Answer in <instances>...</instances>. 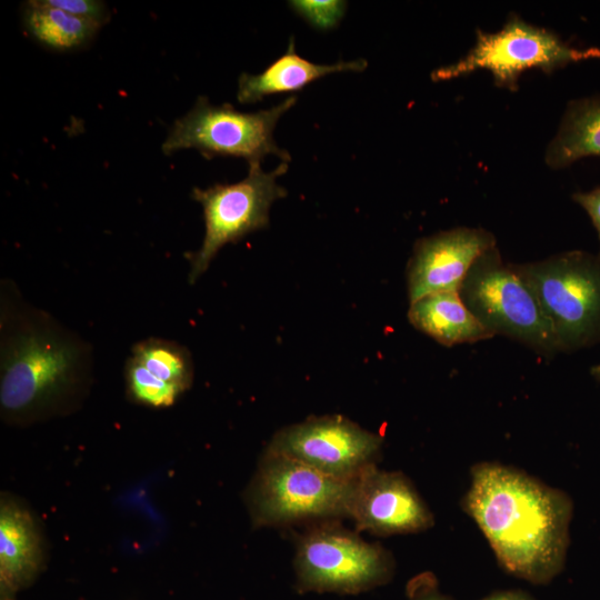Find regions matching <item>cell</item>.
Returning <instances> with one entry per match:
<instances>
[{"instance_id":"1","label":"cell","mask_w":600,"mask_h":600,"mask_svg":"<svg viewBox=\"0 0 600 600\" xmlns=\"http://www.w3.org/2000/svg\"><path fill=\"white\" fill-rule=\"evenodd\" d=\"M461 506L511 574L547 583L562 570L573 510L566 492L517 468L480 462Z\"/></svg>"},{"instance_id":"2","label":"cell","mask_w":600,"mask_h":600,"mask_svg":"<svg viewBox=\"0 0 600 600\" xmlns=\"http://www.w3.org/2000/svg\"><path fill=\"white\" fill-rule=\"evenodd\" d=\"M0 406L12 420L59 409L90 379L92 348L47 311L28 303L11 281L0 291Z\"/></svg>"},{"instance_id":"3","label":"cell","mask_w":600,"mask_h":600,"mask_svg":"<svg viewBox=\"0 0 600 600\" xmlns=\"http://www.w3.org/2000/svg\"><path fill=\"white\" fill-rule=\"evenodd\" d=\"M459 294L493 336L519 341L548 359L560 352L531 282L520 264L503 261L497 246L473 262Z\"/></svg>"},{"instance_id":"4","label":"cell","mask_w":600,"mask_h":600,"mask_svg":"<svg viewBox=\"0 0 600 600\" xmlns=\"http://www.w3.org/2000/svg\"><path fill=\"white\" fill-rule=\"evenodd\" d=\"M552 326L560 352L600 342V254L572 250L520 263Z\"/></svg>"},{"instance_id":"5","label":"cell","mask_w":600,"mask_h":600,"mask_svg":"<svg viewBox=\"0 0 600 600\" xmlns=\"http://www.w3.org/2000/svg\"><path fill=\"white\" fill-rule=\"evenodd\" d=\"M476 36L474 46L462 58L438 68L431 78L449 80L486 69L492 74L496 86L516 91L518 79L526 70L552 73L572 62L600 60V48L572 47L553 31L528 23L516 13L508 17L499 31L477 29Z\"/></svg>"},{"instance_id":"6","label":"cell","mask_w":600,"mask_h":600,"mask_svg":"<svg viewBox=\"0 0 600 600\" xmlns=\"http://www.w3.org/2000/svg\"><path fill=\"white\" fill-rule=\"evenodd\" d=\"M357 480L337 479L267 451L249 493L254 522L274 526L350 517Z\"/></svg>"},{"instance_id":"7","label":"cell","mask_w":600,"mask_h":600,"mask_svg":"<svg viewBox=\"0 0 600 600\" xmlns=\"http://www.w3.org/2000/svg\"><path fill=\"white\" fill-rule=\"evenodd\" d=\"M296 101L297 97L291 96L270 109L246 113L228 103L212 106L207 98L199 97L194 107L176 120L162 151L170 156L178 150L193 148L207 158H243L249 166L260 164L268 154L289 162L291 157L278 147L273 131L281 116Z\"/></svg>"},{"instance_id":"8","label":"cell","mask_w":600,"mask_h":600,"mask_svg":"<svg viewBox=\"0 0 600 600\" xmlns=\"http://www.w3.org/2000/svg\"><path fill=\"white\" fill-rule=\"evenodd\" d=\"M287 170L288 162L280 163L270 172L254 164L249 166L248 176L239 182L193 188L191 197L202 206L206 230L199 250L187 254L190 284L207 271L224 244L238 242L269 226L270 207L287 196V190L277 183V178Z\"/></svg>"},{"instance_id":"9","label":"cell","mask_w":600,"mask_h":600,"mask_svg":"<svg viewBox=\"0 0 600 600\" xmlns=\"http://www.w3.org/2000/svg\"><path fill=\"white\" fill-rule=\"evenodd\" d=\"M382 439L340 416L310 418L274 434L267 451L330 477L356 480L374 466Z\"/></svg>"},{"instance_id":"10","label":"cell","mask_w":600,"mask_h":600,"mask_svg":"<svg viewBox=\"0 0 600 600\" xmlns=\"http://www.w3.org/2000/svg\"><path fill=\"white\" fill-rule=\"evenodd\" d=\"M296 566L308 588L353 592L387 578L390 558L348 530L321 526L300 539Z\"/></svg>"},{"instance_id":"11","label":"cell","mask_w":600,"mask_h":600,"mask_svg":"<svg viewBox=\"0 0 600 600\" xmlns=\"http://www.w3.org/2000/svg\"><path fill=\"white\" fill-rule=\"evenodd\" d=\"M497 246L482 228L459 227L419 239L407 268L410 303L434 292L459 290L473 262Z\"/></svg>"},{"instance_id":"12","label":"cell","mask_w":600,"mask_h":600,"mask_svg":"<svg viewBox=\"0 0 600 600\" xmlns=\"http://www.w3.org/2000/svg\"><path fill=\"white\" fill-rule=\"evenodd\" d=\"M350 517L359 529L389 536L429 529L433 516L411 481L401 472L372 466L357 480Z\"/></svg>"},{"instance_id":"13","label":"cell","mask_w":600,"mask_h":600,"mask_svg":"<svg viewBox=\"0 0 600 600\" xmlns=\"http://www.w3.org/2000/svg\"><path fill=\"white\" fill-rule=\"evenodd\" d=\"M364 59L338 61L332 64L313 63L296 53L290 40L287 51L259 74L242 73L238 79L237 99L240 103H256L267 96L296 92L309 83L336 72H360L367 68Z\"/></svg>"},{"instance_id":"14","label":"cell","mask_w":600,"mask_h":600,"mask_svg":"<svg viewBox=\"0 0 600 600\" xmlns=\"http://www.w3.org/2000/svg\"><path fill=\"white\" fill-rule=\"evenodd\" d=\"M408 319L416 329L446 347L494 337L467 308L459 290L430 293L411 302Z\"/></svg>"},{"instance_id":"15","label":"cell","mask_w":600,"mask_h":600,"mask_svg":"<svg viewBox=\"0 0 600 600\" xmlns=\"http://www.w3.org/2000/svg\"><path fill=\"white\" fill-rule=\"evenodd\" d=\"M41 541L31 514L14 502L0 507V579L17 589L36 574L41 562Z\"/></svg>"},{"instance_id":"16","label":"cell","mask_w":600,"mask_h":600,"mask_svg":"<svg viewBox=\"0 0 600 600\" xmlns=\"http://www.w3.org/2000/svg\"><path fill=\"white\" fill-rule=\"evenodd\" d=\"M589 156L600 157V94L568 103L558 133L548 146L546 162L561 169Z\"/></svg>"},{"instance_id":"17","label":"cell","mask_w":600,"mask_h":600,"mask_svg":"<svg viewBox=\"0 0 600 600\" xmlns=\"http://www.w3.org/2000/svg\"><path fill=\"white\" fill-rule=\"evenodd\" d=\"M23 24L30 37L59 51L83 47L101 27L54 8L46 0H32L24 4Z\"/></svg>"},{"instance_id":"18","label":"cell","mask_w":600,"mask_h":600,"mask_svg":"<svg viewBox=\"0 0 600 600\" xmlns=\"http://www.w3.org/2000/svg\"><path fill=\"white\" fill-rule=\"evenodd\" d=\"M130 358L140 363L153 378L186 391L193 379L189 350L174 341L148 338L131 348Z\"/></svg>"},{"instance_id":"19","label":"cell","mask_w":600,"mask_h":600,"mask_svg":"<svg viewBox=\"0 0 600 600\" xmlns=\"http://www.w3.org/2000/svg\"><path fill=\"white\" fill-rule=\"evenodd\" d=\"M124 378L130 399L147 407H171L183 393L179 388L153 378L130 357L126 362Z\"/></svg>"},{"instance_id":"20","label":"cell","mask_w":600,"mask_h":600,"mask_svg":"<svg viewBox=\"0 0 600 600\" xmlns=\"http://www.w3.org/2000/svg\"><path fill=\"white\" fill-rule=\"evenodd\" d=\"M296 13L320 30L333 29L344 16L347 2L338 0L290 1Z\"/></svg>"},{"instance_id":"21","label":"cell","mask_w":600,"mask_h":600,"mask_svg":"<svg viewBox=\"0 0 600 600\" xmlns=\"http://www.w3.org/2000/svg\"><path fill=\"white\" fill-rule=\"evenodd\" d=\"M48 4L76 17L93 21L102 26L109 12L102 1L96 0H46Z\"/></svg>"},{"instance_id":"22","label":"cell","mask_w":600,"mask_h":600,"mask_svg":"<svg viewBox=\"0 0 600 600\" xmlns=\"http://www.w3.org/2000/svg\"><path fill=\"white\" fill-rule=\"evenodd\" d=\"M572 199L589 214L600 241V187L588 192H576L572 194Z\"/></svg>"},{"instance_id":"23","label":"cell","mask_w":600,"mask_h":600,"mask_svg":"<svg viewBox=\"0 0 600 600\" xmlns=\"http://www.w3.org/2000/svg\"><path fill=\"white\" fill-rule=\"evenodd\" d=\"M482 600H534L521 591H502L491 594Z\"/></svg>"},{"instance_id":"24","label":"cell","mask_w":600,"mask_h":600,"mask_svg":"<svg viewBox=\"0 0 600 600\" xmlns=\"http://www.w3.org/2000/svg\"><path fill=\"white\" fill-rule=\"evenodd\" d=\"M591 374L594 377L596 380L600 382V364L591 368Z\"/></svg>"},{"instance_id":"25","label":"cell","mask_w":600,"mask_h":600,"mask_svg":"<svg viewBox=\"0 0 600 600\" xmlns=\"http://www.w3.org/2000/svg\"><path fill=\"white\" fill-rule=\"evenodd\" d=\"M418 600H444V599L438 594H430V596H424Z\"/></svg>"}]
</instances>
